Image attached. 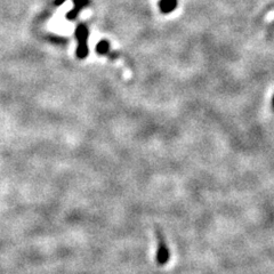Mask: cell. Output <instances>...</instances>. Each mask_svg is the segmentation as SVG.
<instances>
[{
	"label": "cell",
	"instance_id": "cell-1",
	"mask_svg": "<svg viewBox=\"0 0 274 274\" xmlns=\"http://www.w3.org/2000/svg\"><path fill=\"white\" fill-rule=\"evenodd\" d=\"M155 237L158 241V248H157V256H155V261L159 266H164L168 263L171 258V251H169L168 245L166 242L165 235L162 233L160 228H155Z\"/></svg>",
	"mask_w": 274,
	"mask_h": 274
},
{
	"label": "cell",
	"instance_id": "cell-2",
	"mask_svg": "<svg viewBox=\"0 0 274 274\" xmlns=\"http://www.w3.org/2000/svg\"><path fill=\"white\" fill-rule=\"evenodd\" d=\"M78 40H79V48H78V56L85 57L87 55V38H88V31L86 26L80 25L75 31Z\"/></svg>",
	"mask_w": 274,
	"mask_h": 274
},
{
	"label": "cell",
	"instance_id": "cell-3",
	"mask_svg": "<svg viewBox=\"0 0 274 274\" xmlns=\"http://www.w3.org/2000/svg\"><path fill=\"white\" fill-rule=\"evenodd\" d=\"M176 5H177V0H161L159 6H160V9L164 13H171L176 8Z\"/></svg>",
	"mask_w": 274,
	"mask_h": 274
},
{
	"label": "cell",
	"instance_id": "cell-4",
	"mask_svg": "<svg viewBox=\"0 0 274 274\" xmlns=\"http://www.w3.org/2000/svg\"><path fill=\"white\" fill-rule=\"evenodd\" d=\"M109 50H110V46L106 41H100V43L97 45V51L100 54H106L107 51H109Z\"/></svg>",
	"mask_w": 274,
	"mask_h": 274
},
{
	"label": "cell",
	"instance_id": "cell-5",
	"mask_svg": "<svg viewBox=\"0 0 274 274\" xmlns=\"http://www.w3.org/2000/svg\"><path fill=\"white\" fill-rule=\"evenodd\" d=\"M266 33H268V37H269V38H271V37L273 36V34H274V21L269 25V27H268V32H266Z\"/></svg>",
	"mask_w": 274,
	"mask_h": 274
},
{
	"label": "cell",
	"instance_id": "cell-6",
	"mask_svg": "<svg viewBox=\"0 0 274 274\" xmlns=\"http://www.w3.org/2000/svg\"><path fill=\"white\" fill-rule=\"evenodd\" d=\"M272 107H273V110H274V97H273V100H272Z\"/></svg>",
	"mask_w": 274,
	"mask_h": 274
}]
</instances>
